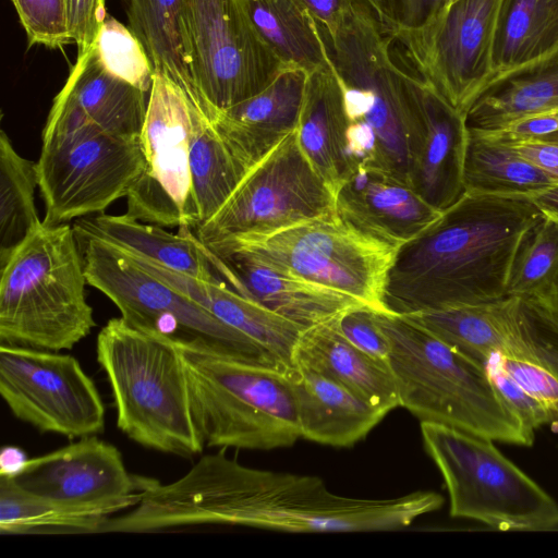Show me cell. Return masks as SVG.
Returning <instances> with one entry per match:
<instances>
[{
    "label": "cell",
    "mask_w": 558,
    "mask_h": 558,
    "mask_svg": "<svg viewBox=\"0 0 558 558\" xmlns=\"http://www.w3.org/2000/svg\"><path fill=\"white\" fill-rule=\"evenodd\" d=\"M454 1H457V0H450V3H449V4L453 3Z\"/></svg>",
    "instance_id": "51"
},
{
    "label": "cell",
    "mask_w": 558,
    "mask_h": 558,
    "mask_svg": "<svg viewBox=\"0 0 558 558\" xmlns=\"http://www.w3.org/2000/svg\"><path fill=\"white\" fill-rule=\"evenodd\" d=\"M558 107V49L489 85L466 113L470 129H497L521 117Z\"/></svg>",
    "instance_id": "31"
},
{
    "label": "cell",
    "mask_w": 558,
    "mask_h": 558,
    "mask_svg": "<svg viewBox=\"0 0 558 558\" xmlns=\"http://www.w3.org/2000/svg\"><path fill=\"white\" fill-rule=\"evenodd\" d=\"M521 299L508 295L495 302L402 316L463 353L484 362L505 353L514 331Z\"/></svg>",
    "instance_id": "28"
},
{
    "label": "cell",
    "mask_w": 558,
    "mask_h": 558,
    "mask_svg": "<svg viewBox=\"0 0 558 558\" xmlns=\"http://www.w3.org/2000/svg\"><path fill=\"white\" fill-rule=\"evenodd\" d=\"M307 76L284 68L255 96L210 117L243 175L296 130Z\"/></svg>",
    "instance_id": "19"
},
{
    "label": "cell",
    "mask_w": 558,
    "mask_h": 558,
    "mask_svg": "<svg viewBox=\"0 0 558 558\" xmlns=\"http://www.w3.org/2000/svg\"><path fill=\"white\" fill-rule=\"evenodd\" d=\"M425 450L442 475L453 518L500 531L558 526V504L505 457L494 440L449 425L421 422Z\"/></svg>",
    "instance_id": "9"
},
{
    "label": "cell",
    "mask_w": 558,
    "mask_h": 558,
    "mask_svg": "<svg viewBox=\"0 0 558 558\" xmlns=\"http://www.w3.org/2000/svg\"><path fill=\"white\" fill-rule=\"evenodd\" d=\"M94 46L109 73L149 93L154 78L153 65L143 45L129 27L107 16Z\"/></svg>",
    "instance_id": "38"
},
{
    "label": "cell",
    "mask_w": 558,
    "mask_h": 558,
    "mask_svg": "<svg viewBox=\"0 0 558 558\" xmlns=\"http://www.w3.org/2000/svg\"><path fill=\"white\" fill-rule=\"evenodd\" d=\"M442 504V496L430 490L386 499L339 496L318 476L248 468L220 451L202 456L173 482L147 478L138 504L112 517L106 530L146 533L227 524L293 533L391 531Z\"/></svg>",
    "instance_id": "1"
},
{
    "label": "cell",
    "mask_w": 558,
    "mask_h": 558,
    "mask_svg": "<svg viewBox=\"0 0 558 558\" xmlns=\"http://www.w3.org/2000/svg\"><path fill=\"white\" fill-rule=\"evenodd\" d=\"M190 170L201 225L227 201L243 173L205 109L192 100Z\"/></svg>",
    "instance_id": "35"
},
{
    "label": "cell",
    "mask_w": 558,
    "mask_h": 558,
    "mask_svg": "<svg viewBox=\"0 0 558 558\" xmlns=\"http://www.w3.org/2000/svg\"><path fill=\"white\" fill-rule=\"evenodd\" d=\"M0 395L17 420L40 433L82 438L105 429L97 386L70 354L0 344Z\"/></svg>",
    "instance_id": "14"
},
{
    "label": "cell",
    "mask_w": 558,
    "mask_h": 558,
    "mask_svg": "<svg viewBox=\"0 0 558 558\" xmlns=\"http://www.w3.org/2000/svg\"><path fill=\"white\" fill-rule=\"evenodd\" d=\"M347 133L344 93L329 62L307 76L296 134L303 153L333 195L354 171Z\"/></svg>",
    "instance_id": "25"
},
{
    "label": "cell",
    "mask_w": 558,
    "mask_h": 558,
    "mask_svg": "<svg viewBox=\"0 0 558 558\" xmlns=\"http://www.w3.org/2000/svg\"><path fill=\"white\" fill-rule=\"evenodd\" d=\"M381 31L402 43L428 28L449 7L450 0H357Z\"/></svg>",
    "instance_id": "39"
},
{
    "label": "cell",
    "mask_w": 558,
    "mask_h": 558,
    "mask_svg": "<svg viewBox=\"0 0 558 558\" xmlns=\"http://www.w3.org/2000/svg\"><path fill=\"white\" fill-rule=\"evenodd\" d=\"M37 162L22 157L0 133V266L43 223L35 205Z\"/></svg>",
    "instance_id": "36"
},
{
    "label": "cell",
    "mask_w": 558,
    "mask_h": 558,
    "mask_svg": "<svg viewBox=\"0 0 558 558\" xmlns=\"http://www.w3.org/2000/svg\"><path fill=\"white\" fill-rule=\"evenodd\" d=\"M190 69L208 117L251 98L286 68L242 0H184Z\"/></svg>",
    "instance_id": "13"
},
{
    "label": "cell",
    "mask_w": 558,
    "mask_h": 558,
    "mask_svg": "<svg viewBox=\"0 0 558 558\" xmlns=\"http://www.w3.org/2000/svg\"><path fill=\"white\" fill-rule=\"evenodd\" d=\"M29 46L51 49L72 43L68 26V0H11Z\"/></svg>",
    "instance_id": "40"
},
{
    "label": "cell",
    "mask_w": 558,
    "mask_h": 558,
    "mask_svg": "<svg viewBox=\"0 0 558 558\" xmlns=\"http://www.w3.org/2000/svg\"><path fill=\"white\" fill-rule=\"evenodd\" d=\"M510 146L520 156L558 181V132Z\"/></svg>",
    "instance_id": "46"
},
{
    "label": "cell",
    "mask_w": 558,
    "mask_h": 558,
    "mask_svg": "<svg viewBox=\"0 0 558 558\" xmlns=\"http://www.w3.org/2000/svg\"><path fill=\"white\" fill-rule=\"evenodd\" d=\"M260 38L286 68L308 74L330 59L318 22L300 0H242Z\"/></svg>",
    "instance_id": "32"
},
{
    "label": "cell",
    "mask_w": 558,
    "mask_h": 558,
    "mask_svg": "<svg viewBox=\"0 0 558 558\" xmlns=\"http://www.w3.org/2000/svg\"><path fill=\"white\" fill-rule=\"evenodd\" d=\"M0 344L60 352L96 326L73 226L41 223L0 266Z\"/></svg>",
    "instance_id": "6"
},
{
    "label": "cell",
    "mask_w": 558,
    "mask_h": 558,
    "mask_svg": "<svg viewBox=\"0 0 558 558\" xmlns=\"http://www.w3.org/2000/svg\"><path fill=\"white\" fill-rule=\"evenodd\" d=\"M73 228L87 284L105 294L128 324L174 342L198 343L255 364L288 369L255 341L143 269L123 248Z\"/></svg>",
    "instance_id": "8"
},
{
    "label": "cell",
    "mask_w": 558,
    "mask_h": 558,
    "mask_svg": "<svg viewBox=\"0 0 558 558\" xmlns=\"http://www.w3.org/2000/svg\"><path fill=\"white\" fill-rule=\"evenodd\" d=\"M74 226L169 269L207 281H223L210 252L190 227H181L178 233H171L126 214L114 216L104 213L81 218Z\"/></svg>",
    "instance_id": "27"
},
{
    "label": "cell",
    "mask_w": 558,
    "mask_h": 558,
    "mask_svg": "<svg viewBox=\"0 0 558 558\" xmlns=\"http://www.w3.org/2000/svg\"><path fill=\"white\" fill-rule=\"evenodd\" d=\"M214 243L243 250L278 269L387 313L383 298L398 247L359 232L337 215L267 235Z\"/></svg>",
    "instance_id": "11"
},
{
    "label": "cell",
    "mask_w": 558,
    "mask_h": 558,
    "mask_svg": "<svg viewBox=\"0 0 558 558\" xmlns=\"http://www.w3.org/2000/svg\"><path fill=\"white\" fill-rule=\"evenodd\" d=\"M27 459L24 456V452L19 448L14 447H4L1 452V474L0 475H14L17 473L22 464Z\"/></svg>",
    "instance_id": "49"
},
{
    "label": "cell",
    "mask_w": 558,
    "mask_h": 558,
    "mask_svg": "<svg viewBox=\"0 0 558 558\" xmlns=\"http://www.w3.org/2000/svg\"><path fill=\"white\" fill-rule=\"evenodd\" d=\"M174 343L184 362L205 446L271 450L301 438L284 371L198 343Z\"/></svg>",
    "instance_id": "7"
},
{
    "label": "cell",
    "mask_w": 558,
    "mask_h": 558,
    "mask_svg": "<svg viewBox=\"0 0 558 558\" xmlns=\"http://www.w3.org/2000/svg\"><path fill=\"white\" fill-rule=\"evenodd\" d=\"M145 167L141 136L124 137L92 123L47 118L37 161L46 208L43 223L58 226L102 214L126 197Z\"/></svg>",
    "instance_id": "10"
},
{
    "label": "cell",
    "mask_w": 558,
    "mask_h": 558,
    "mask_svg": "<svg viewBox=\"0 0 558 558\" xmlns=\"http://www.w3.org/2000/svg\"><path fill=\"white\" fill-rule=\"evenodd\" d=\"M558 49V0H501L490 85Z\"/></svg>",
    "instance_id": "29"
},
{
    "label": "cell",
    "mask_w": 558,
    "mask_h": 558,
    "mask_svg": "<svg viewBox=\"0 0 558 558\" xmlns=\"http://www.w3.org/2000/svg\"><path fill=\"white\" fill-rule=\"evenodd\" d=\"M204 245L221 278L232 289L304 328L364 305L350 295L278 269L243 250L221 243Z\"/></svg>",
    "instance_id": "18"
},
{
    "label": "cell",
    "mask_w": 558,
    "mask_h": 558,
    "mask_svg": "<svg viewBox=\"0 0 558 558\" xmlns=\"http://www.w3.org/2000/svg\"><path fill=\"white\" fill-rule=\"evenodd\" d=\"M146 92L109 73L94 44L77 54L48 117L87 122L124 137H140L148 98Z\"/></svg>",
    "instance_id": "21"
},
{
    "label": "cell",
    "mask_w": 558,
    "mask_h": 558,
    "mask_svg": "<svg viewBox=\"0 0 558 558\" xmlns=\"http://www.w3.org/2000/svg\"><path fill=\"white\" fill-rule=\"evenodd\" d=\"M424 104L426 132L412 170L410 186L427 204L442 211L464 194L469 128L466 116L454 109L426 81Z\"/></svg>",
    "instance_id": "24"
},
{
    "label": "cell",
    "mask_w": 558,
    "mask_h": 558,
    "mask_svg": "<svg viewBox=\"0 0 558 558\" xmlns=\"http://www.w3.org/2000/svg\"><path fill=\"white\" fill-rule=\"evenodd\" d=\"M286 374L304 439L349 447L363 439L387 414L308 366L294 363Z\"/></svg>",
    "instance_id": "23"
},
{
    "label": "cell",
    "mask_w": 558,
    "mask_h": 558,
    "mask_svg": "<svg viewBox=\"0 0 558 558\" xmlns=\"http://www.w3.org/2000/svg\"><path fill=\"white\" fill-rule=\"evenodd\" d=\"M123 1L129 28L143 45L154 73L167 76L193 102L204 107L190 69L184 0Z\"/></svg>",
    "instance_id": "30"
},
{
    "label": "cell",
    "mask_w": 558,
    "mask_h": 558,
    "mask_svg": "<svg viewBox=\"0 0 558 558\" xmlns=\"http://www.w3.org/2000/svg\"><path fill=\"white\" fill-rule=\"evenodd\" d=\"M125 252L143 269L255 341L284 367L293 365L295 347L306 328L242 295L225 281L203 280Z\"/></svg>",
    "instance_id": "22"
},
{
    "label": "cell",
    "mask_w": 558,
    "mask_h": 558,
    "mask_svg": "<svg viewBox=\"0 0 558 558\" xmlns=\"http://www.w3.org/2000/svg\"><path fill=\"white\" fill-rule=\"evenodd\" d=\"M11 477L22 489L43 498L73 505H117L124 510L138 504L145 482L128 471L114 445L97 435L27 459Z\"/></svg>",
    "instance_id": "17"
},
{
    "label": "cell",
    "mask_w": 558,
    "mask_h": 558,
    "mask_svg": "<svg viewBox=\"0 0 558 558\" xmlns=\"http://www.w3.org/2000/svg\"><path fill=\"white\" fill-rule=\"evenodd\" d=\"M464 193L529 198L558 185V181L520 156L510 145L469 132Z\"/></svg>",
    "instance_id": "34"
},
{
    "label": "cell",
    "mask_w": 558,
    "mask_h": 558,
    "mask_svg": "<svg viewBox=\"0 0 558 558\" xmlns=\"http://www.w3.org/2000/svg\"><path fill=\"white\" fill-rule=\"evenodd\" d=\"M549 284H551L555 289L558 290V275L551 280Z\"/></svg>",
    "instance_id": "50"
},
{
    "label": "cell",
    "mask_w": 558,
    "mask_h": 558,
    "mask_svg": "<svg viewBox=\"0 0 558 558\" xmlns=\"http://www.w3.org/2000/svg\"><path fill=\"white\" fill-rule=\"evenodd\" d=\"M96 353L111 388L121 432L162 453L191 458L203 452L206 446L184 362L171 339L114 317L100 329Z\"/></svg>",
    "instance_id": "4"
},
{
    "label": "cell",
    "mask_w": 558,
    "mask_h": 558,
    "mask_svg": "<svg viewBox=\"0 0 558 558\" xmlns=\"http://www.w3.org/2000/svg\"><path fill=\"white\" fill-rule=\"evenodd\" d=\"M471 135L499 142L515 144L558 132V107L531 113L515 119L497 129H470Z\"/></svg>",
    "instance_id": "44"
},
{
    "label": "cell",
    "mask_w": 558,
    "mask_h": 558,
    "mask_svg": "<svg viewBox=\"0 0 558 558\" xmlns=\"http://www.w3.org/2000/svg\"><path fill=\"white\" fill-rule=\"evenodd\" d=\"M319 27L344 93L354 170L376 169L410 185L426 132L423 78L396 61L392 38L360 2L332 34Z\"/></svg>",
    "instance_id": "3"
},
{
    "label": "cell",
    "mask_w": 558,
    "mask_h": 558,
    "mask_svg": "<svg viewBox=\"0 0 558 558\" xmlns=\"http://www.w3.org/2000/svg\"><path fill=\"white\" fill-rule=\"evenodd\" d=\"M558 275V223L543 218L522 242L510 275L507 296L532 294Z\"/></svg>",
    "instance_id": "37"
},
{
    "label": "cell",
    "mask_w": 558,
    "mask_h": 558,
    "mask_svg": "<svg viewBox=\"0 0 558 558\" xmlns=\"http://www.w3.org/2000/svg\"><path fill=\"white\" fill-rule=\"evenodd\" d=\"M499 360L506 372L545 408L550 425H558V376L530 360L501 353Z\"/></svg>",
    "instance_id": "42"
},
{
    "label": "cell",
    "mask_w": 558,
    "mask_h": 558,
    "mask_svg": "<svg viewBox=\"0 0 558 558\" xmlns=\"http://www.w3.org/2000/svg\"><path fill=\"white\" fill-rule=\"evenodd\" d=\"M544 218L529 198L464 193L398 247L383 303L404 316L507 296L517 253Z\"/></svg>",
    "instance_id": "2"
},
{
    "label": "cell",
    "mask_w": 558,
    "mask_h": 558,
    "mask_svg": "<svg viewBox=\"0 0 558 558\" xmlns=\"http://www.w3.org/2000/svg\"><path fill=\"white\" fill-rule=\"evenodd\" d=\"M531 201L544 218L558 223V185L535 195Z\"/></svg>",
    "instance_id": "48"
},
{
    "label": "cell",
    "mask_w": 558,
    "mask_h": 558,
    "mask_svg": "<svg viewBox=\"0 0 558 558\" xmlns=\"http://www.w3.org/2000/svg\"><path fill=\"white\" fill-rule=\"evenodd\" d=\"M390 341L389 366L400 400L420 422L449 425L494 441L532 446L494 388L483 362L399 315L376 312Z\"/></svg>",
    "instance_id": "5"
},
{
    "label": "cell",
    "mask_w": 558,
    "mask_h": 558,
    "mask_svg": "<svg viewBox=\"0 0 558 558\" xmlns=\"http://www.w3.org/2000/svg\"><path fill=\"white\" fill-rule=\"evenodd\" d=\"M375 310L362 305L336 317L342 335L366 354L389 363L390 341L376 318Z\"/></svg>",
    "instance_id": "43"
},
{
    "label": "cell",
    "mask_w": 558,
    "mask_h": 558,
    "mask_svg": "<svg viewBox=\"0 0 558 558\" xmlns=\"http://www.w3.org/2000/svg\"><path fill=\"white\" fill-rule=\"evenodd\" d=\"M106 0H68V26L77 54L95 41L98 31L107 19Z\"/></svg>",
    "instance_id": "45"
},
{
    "label": "cell",
    "mask_w": 558,
    "mask_h": 558,
    "mask_svg": "<svg viewBox=\"0 0 558 558\" xmlns=\"http://www.w3.org/2000/svg\"><path fill=\"white\" fill-rule=\"evenodd\" d=\"M336 317L302 332L294 350L293 364L308 366L337 380L385 413L400 407L389 363L353 345L338 328Z\"/></svg>",
    "instance_id": "26"
},
{
    "label": "cell",
    "mask_w": 558,
    "mask_h": 558,
    "mask_svg": "<svg viewBox=\"0 0 558 558\" xmlns=\"http://www.w3.org/2000/svg\"><path fill=\"white\" fill-rule=\"evenodd\" d=\"M191 100L154 73L141 132L146 167L126 195V215L160 227L199 225L190 170Z\"/></svg>",
    "instance_id": "15"
},
{
    "label": "cell",
    "mask_w": 558,
    "mask_h": 558,
    "mask_svg": "<svg viewBox=\"0 0 558 558\" xmlns=\"http://www.w3.org/2000/svg\"><path fill=\"white\" fill-rule=\"evenodd\" d=\"M117 505H73L50 500L22 489L11 476L0 475V533H96Z\"/></svg>",
    "instance_id": "33"
},
{
    "label": "cell",
    "mask_w": 558,
    "mask_h": 558,
    "mask_svg": "<svg viewBox=\"0 0 558 558\" xmlns=\"http://www.w3.org/2000/svg\"><path fill=\"white\" fill-rule=\"evenodd\" d=\"M337 216L359 232L400 247L441 211L410 185L376 169L357 167L335 194Z\"/></svg>",
    "instance_id": "20"
},
{
    "label": "cell",
    "mask_w": 558,
    "mask_h": 558,
    "mask_svg": "<svg viewBox=\"0 0 558 558\" xmlns=\"http://www.w3.org/2000/svg\"><path fill=\"white\" fill-rule=\"evenodd\" d=\"M318 24L332 34L341 22L354 10L357 0H300Z\"/></svg>",
    "instance_id": "47"
},
{
    "label": "cell",
    "mask_w": 558,
    "mask_h": 558,
    "mask_svg": "<svg viewBox=\"0 0 558 558\" xmlns=\"http://www.w3.org/2000/svg\"><path fill=\"white\" fill-rule=\"evenodd\" d=\"M336 215L335 195L303 153L295 130L246 171L221 207L194 233L209 244L267 235Z\"/></svg>",
    "instance_id": "12"
},
{
    "label": "cell",
    "mask_w": 558,
    "mask_h": 558,
    "mask_svg": "<svg viewBox=\"0 0 558 558\" xmlns=\"http://www.w3.org/2000/svg\"><path fill=\"white\" fill-rule=\"evenodd\" d=\"M483 364L497 393L530 436L534 437L543 425H550L545 408L506 372L498 352L490 353Z\"/></svg>",
    "instance_id": "41"
},
{
    "label": "cell",
    "mask_w": 558,
    "mask_h": 558,
    "mask_svg": "<svg viewBox=\"0 0 558 558\" xmlns=\"http://www.w3.org/2000/svg\"><path fill=\"white\" fill-rule=\"evenodd\" d=\"M501 0H457L424 32L400 43L418 75L466 116L490 85Z\"/></svg>",
    "instance_id": "16"
}]
</instances>
